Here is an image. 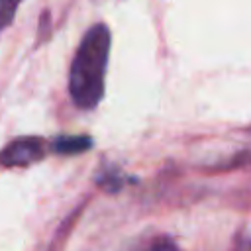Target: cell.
<instances>
[{
	"instance_id": "obj_1",
	"label": "cell",
	"mask_w": 251,
	"mask_h": 251,
	"mask_svg": "<svg viewBox=\"0 0 251 251\" xmlns=\"http://www.w3.org/2000/svg\"><path fill=\"white\" fill-rule=\"evenodd\" d=\"M112 33L106 24H94L82 35L69 71V94L76 108L94 110L104 98Z\"/></svg>"
},
{
	"instance_id": "obj_2",
	"label": "cell",
	"mask_w": 251,
	"mask_h": 251,
	"mask_svg": "<svg viewBox=\"0 0 251 251\" xmlns=\"http://www.w3.org/2000/svg\"><path fill=\"white\" fill-rule=\"evenodd\" d=\"M47 153V143L37 135H22L12 139L4 149H0V167H29L41 161Z\"/></svg>"
},
{
	"instance_id": "obj_3",
	"label": "cell",
	"mask_w": 251,
	"mask_h": 251,
	"mask_svg": "<svg viewBox=\"0 0 251 251\" xmlns=\"http://www.w3.org/2000/svg\"><path fill=\"white\" fill-rule=\"evenodd\" d=\"M94 145L90 135H57L51 139V151L59 155H78Z\"/></svg>"
},
{
	"instance_id": "obj_4",
	"label": "cell",
	"mask_w": 251,
	"mask_h": 251,
	"mask_svg": "<svg viewBox=\"0 0 251 251\" xmlns=\"http://www.w3.org/2000/svg\"><path fill=\"white\" fill-rule=\"evenodd\" d=\"M22 2L24 0H0V31L14 22V16Z\"/></svg>"
},
{
	"instance_id": "obj_5",
	"label": "cell",
	"mask_w": 251,
	"mask_h": 251,
	"mask_svg": "<svg viewBox=\"0 0 251 251\" xmlns=\"http://www.w3.org/2000/svg\"><path fill=\"white\" fill-rule=\"evenodd\" d=\"M151 251H180V249H178L176 243L171 241L169 237H159V239H155Z\"/></svg>"
},
{
	"instance_id": "obj_6",
	"label": "cell",
	"mask_w": 251,
	"mask_h": 251,
	"mask_svg": "<svg viewBox=\"0 0 251 251\" xmlns=\"http://www.w3.org/2000/svg\"><path fill=\"white\" fill-rule=\"evenodd\" d=\"M241 251H243V249H241Z\"/></svg>"
}]
</instances>
